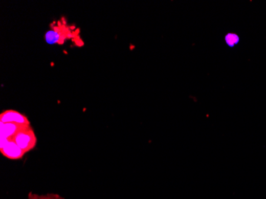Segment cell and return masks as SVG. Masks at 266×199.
<instances>
[{"mask_svg": "<svg viewBox=\"0 0 266 199\" xmlns=\"http://www.w3.org/2000/svg\"><path fill=\"white\" fill-rule=\"evenodd\" d=\"M46 39L47 42L50 44L56 43L61 41V33L56 31H50L46 34Z\"/></svg>", "mask_w": 266, "mask_h": 199, "instance_id": "cell-5", "label": "cell"}, {"mask_svg": "<svg viewBox=\"0 0 266 199\" xmlns=\"http://www.w3.org/2000/svg\"><path fill=\"white\" fill-rule=\"evenodd\" d=\"M0 122L15 123L23 125H31V122L26 116L15 110H6L0 115Z\"/></svg>", "mask_w": 266, "mask_h": 199, "instance_id": "cell-3", "label": "cell"}, {"mask_svg": "<svg viewBox=\"0 0 266 199\" xmlns=\"http://www.w3.org/2000/svg\"><path fill=\"white\" fill-rule=\"evenodd\" d=\"M226 41H227V45L230 47H234L238 43L239 38L235 34H229L226 36Z\"/></svg>", "mask_w": 266, "mask_h": 199, "instance_id": "cell-6", "label": "cell"}, {"mask_svg": "<svg viewBox=\"0 0 266 199\" xmlns=\"http://www.w3.org/2000/svg\"><path fill=\"white\" fill-rule=\"evenodd\" d=\"M11 140H14L26 153L31 151L37 144V137L31 125L18 131Z\"/></svg>", "mask_w": 266, "mask_h": 199, "instance_id": "cell-1", "label": "cell"}, {"mask_svg": "<svg viewBox=\"0 0 266 199\" xmlns=\"http://www.w3.org/2000/svg\"><path fill=\"white\" fill-rule=\"evenodd\" d=\"M29 199H62L56 194H47V195H37V194H29Z\"/></svg>", "mask_w": 266, "mask_h": 199, "instance_id": "cell-7", "label": "cell"}, {"mask_svg": "<svg viewBox=\"0 0 266 199\" xmlns=\"http://www.w3.org/2000/svg\"><path fill=\"white\" fill-rule=\"evenodd\" d=\"M1 123V137L11 140L15 135L24 129V127L30 125L15 124V123Z\"/></svg>", "mask_w": 266, "mask_h": 199, "instance_id": "cell-4", "label": "cell"}, {"mask_svg": "<svg viewBox=\"0 0 266 199\" xmlns=\"http://www.w3.org/2000/svg\"><path fill=\"white\" fill-rule=\"evenodd\" d=\"M0 151L10 160H19L26 154L25 151L20 148L14 140L3 137L0 140Z\"/></svg>", "mask_w": 266, "mask_h": 199, "instance_id": "cell-2", "label": "cell"}]
</instances>
